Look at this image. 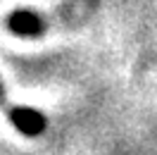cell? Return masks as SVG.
I'll use <instances>...</instances> for the list:
<instances>
[{
	"mask_svg": "<svg viewBox=\"0 0 157 155\" xmlns=\"http://www.w3.org/2000/svg\"><path fill=\"white\" fill-rule=\"evenodd\" d=\"M5 115H7V119L14 124V129H17L19 134L29 136V138L40 136L45 129H48V119H45V115L38 112V110H33V107L7 105V107H5Z\"/></svg>",
	"mask_w": 157,
	"mask_h": 155,
	"instance_id": "1",
	"label": "cell"
},
{
	"mask_svg": "<svg viewBox=\"0 0 157 155\" xmlns=\"http://www.w3.org/2000/svg\"><path fill=\"white\" fill-rule=\"evenodd\" d=\"M7 29L17 36H38L45 29V22L40 14L31 10H14L7 17Z\"/></svg>",
	"mask_w": 157,
	"mask_h": 155,
	"instance_id": "2",
	"label": "cell"
},
{
	"mask_svg": "<svg viewBox=\"0 0 157 155\" xmlns=\"http://www.w3.org/2000/svg\"><path fill=\"white\" fill-rule=\"evenodd\" d=\"M7 105H10V103H7V98H5V88H2V81H0V110H5Z\"/></svg>",
	"mask_w": 157,
	"mask_h": 155,
	"instance_id": "3",
	"label": "cell"
}]
</instances>
